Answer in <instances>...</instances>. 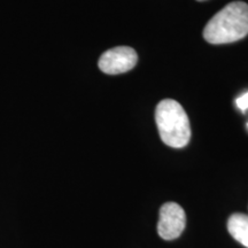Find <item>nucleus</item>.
<instances>
[{
  "label": "nucleus",
  "instance_id": "obj_1",
  "mask_svg": "<svg viewBox=\"0 0 248 248\" xmlns=\"http://www.w3.org/2000/svg\"><path fill=\"white\" fill-rule=\"evenodd\" d=\"M248 35V5L233 1L212 17L203 29V38L210 44H229Z\"/></svg>",
  "mask_w": 248,
  "mask_h": 248
},
{
  "label": "nucleus",
  "instance_id": "obj_2",
  "mask_svg": "<svg viewBox=\"0 0 248 248\" xmlns=\"http://www.w3.org/2000/svg\"><path fill=\"white\" fill-rule=\"evenodd\" d=\"M155 121L160 137L173 148L185 147L191 139L190 121L182 105L172 99H164L156 106Z\"/></svg>",
  "mask_w": 248,
  "mask_h": 248
},
{
  "label": "nucleus",
  "instance_id": "obj_3",
  "mask_svg": "<svg viewBox=\"0 0 248 248\" xmlns=\"http://www.w3.org/2000/svg\"><path fill=\"white\" fill-rule=\"evenodd\" d=\"M138 62L136 51L128 46H119L108 49L99 59L98 66L102 73L119 75L133 69Z\"/></svg>",
  "mask_w": 248,
  "mask_h": 248
},
{
  "label": "nucleus",
  "instance_id": "obj_4",
  "mask_svg": "<svg viewBox=\"0 0 248 248\" xmlns=\"http://www.w3.org/2000/svg\"><path fill=\"white\" fill-rule=\"evenodd\" d=\"M186 225L184 209L176 202L164 203L160 209L157 233L164 240H173L183 233Z\"/></svg>",
  "mask_w": 248,
  "mask_h": 248
},
{
  "label": "nucleus",
  "instance_id": "obj_5",
  "mask_svg": "<svg viewBox=\"0 0 248 248\" xmlns=\"http://www.w3.org/2000/svg\"><path fill=\"white\" fill-rule=\"evenodd\" d=\"M229 233L234 240L248 248V215L245 214H233L228 221Z\"/></svg>",
  "mask_w": 248,
  "mask_h": 248
},
{
  "label": "nucleus",
  "instance_id": "obj_6",
  "mask_svg": "<svg viewBox=\"0 0 248 248\" xmlns=\"http://www.w3.org/2000/svg\"><path fill=\"white\" fill-rule=\"evenodd\" d=\"M235 104H237V107L239 108L241 111H246L248 109V92L238 98Z\"/></svg>",
  "mask_w": 248,
  "mask_h": 248
},
{
  "label": "nucleus",
  "instance_id": "obj_7",
  "mask_svg": "<svg viewBox=\"0 0 248 248\" xmlns=\"http://www.w3.org/2000/svg\"><path fill=\"white\" fill-rule=\"evenodd\" d=\"M197 1H204V0H197Z\"/></svg>",
  "mask_w": 248,
  "mask_h": 248
}]
</instances>
